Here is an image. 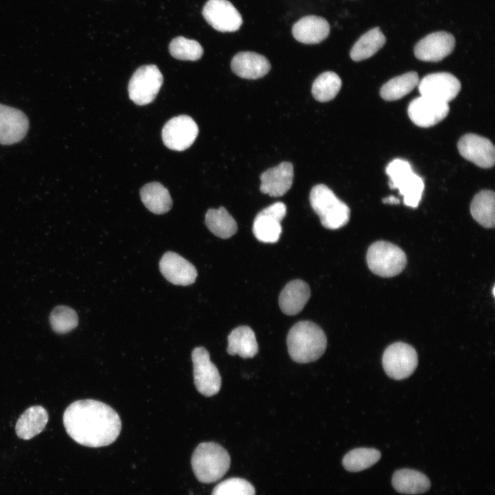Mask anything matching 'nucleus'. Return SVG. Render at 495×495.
I'll return each instance as SVG.
<instances>
[{
  "mask_svg": "<svg viewBox=\"0 0 495 495\" xmlns=\"http://www.w3.org/2000/svg\"><path fill=\"white\" fill-rule=\"evenodd\" d=\"M48 419V413L43 406H30L18 419L16 433L19 438L29 440L43 430Z\"/></svg>",
  "mask_w": 495,
  "mask_h": 495,
  "instance_id": "obj_22",
  "label": "nucleus"
},
{
  "mask_svg": "<svg viewBox=\"0 0 495 495\" xmlns=\"http://www.w3.org/2000/svg\"><path fill=\"white\" fill-rule=\"evenodd\" d=\"M50 322L54 332L63 334L77 327L78 318L74 309L65 305H58L51 311Z\"/></svg>",
  "mask_w": 495,
  "mask_h": 495,
  "instance_id": "obj_33",
  "label": "nucleus"
},
{
  "mask_svg": "<svg viewBox=\"0 0 495 495\" xmlns=\"http://www.w3.org/2000/svg\"><path fill=\"white\" fill-rule=\"evenodd\" d=\"M380 451L374 448H355L346 453L342 459L344 468L349 472H359L367 469L380 459Z\"/></svg>",
  "mask_w": 495,
  "mask_h": 495,
  "instance_id": "obj_31",
  "label": "nucleus"
},
{
  "mask_svg": "<svg viewBox=\"0 0 495 495\" xmlns=\"http://www.w3.org/2000/svg\"><path fill=\"white\" fill-rule=\"evenodd\" d=\"M63 420L72 439L91 448L114 442L122 426L118 414L111 407L94 399L74 402L65 410Z\"/></svg>",
  "mask_w": 495,
  "mask_h": 495,
  "instance_id": "obj_1",
  "label": "nucleus"
},
{
  "mask_svg": "<svg viewBox=\"0 0 495 495\" xmlns=\"http://www.w3.org/2000/svg\"><path fill=\"white\" fill-rule=\"evenodd\" d=\"M160 270L164 277L176 285H189L197 278L195 267L188 261L173 252H166L160 261Z\"/></svg>",
  "mask_w": 495,
  "mask_h": 495,
  "instance_id": "obj_16",
  "label": "nucleus"
},
{
  "mask_svg": "<svg viewBox=\"0 0 495 495\" xmlns=\"http://www.w3.org/2000/svg\"><path fill=\"white\" fill-rule=\"evenodd\" d=\"M330 32L327 21L320 16L310 15L301 18L292 27L295 39L305 44H316L324 41Z\"/></svg>",
  "mask_w": 495,
  "mask_h": 495,
  "instance_id": "obj_20",
  "label": "nucleus"
},
{
  "mask_svg": "<svg viewBox=\"0 0 495 495\" xmlns=\"http://www.w3.org/2000/svg\"><path fill=\"white\" fill-rule=\"evenodd\" d=\"M202 14L209 25L223 32H235L243 23L241 14L228 0H208Z\"/></svg>",
  "mask_w": 495,
  "mask_h": 495,
  "instance_id": "obj_12",
  "label": "nucleus"
},
{
  "mask_svg": "<svg viewBox=\"0 0 495 495\" xmlns=\"http://www.w3.org/2000/svg\"><path fill=\"white\" fill-rule=\"evenodd\" d=\"M198 132V126L192 118L181 115L171 118L165 124L162 137L166 146L181 151L192 144Z\"/></svg>",
  "mask_w": 495,
  "mask_h": 495,
  "instance_id": "obj_10",
  "label": "nucleus"
},
{
  "mask_svg": "<svg viewBox=\"0 0 495 495\" xmlns=\"http://www.w3.org/2000/svg\"><path fill=\"white\" fill-rule=\"evenodd\" d=\"M28 128V119L24 113L0 104V144L10 145L21 141Z\"/></svg>",
  "mask_w": 495,
  "mask_h": 495,
  "instance_id": "obj_17",
  "label": "nucleus"
},
{
  "mask_svg": "<svg viewBox=\"0 0 495 495\" xmlns=\"http://www.w3.org/2000/svg\"><path fill=\"white\" fill-rule=\"evenodd\" d=\"M341 86L342 81L337 74L326 72L316 78L312 85L311 93L316 100L327 102L336 96Z\"/></svg>",
  "mask_w": 495,
  "mask_h": 495,
  "instance_id": "obj_32",
  "label": "nucleus"
},
{
  "mask_svg": "<svg viewBox=\"0 0 495 495\" xmlns=\"http://www.w3.org/2000/svg\"><path fill=\"white\" fill-rule=\"evenodd\" d=\"M140 197L145 207L156 214H164L172 207L173 201L168 190L159 182L145 184L140 189Z\"/></svg>",
  "mask_w": 495,
  "mask_h": 495,
  "instance_id": "obj_26",
  "label": "nucleus"
},
{
  "mask_svg": "<svg viewBox=\"0 0 495 495\" xmlns=\"http://www.w3.org/2000/svg\"><path fill=\"white\" fill-rule=\"evenodd\" d=\"M310 296L311 291L307 283L299 279L292 280L279 295L280 308L286 315H296L302 310Z\"/></svg>",
  "mask_w": 495,
  "mask_h": 495,
  "instance_id": "obj_21",
  "label": "nucleus"
},
{
  "mask_svg": "<svg viewBox=\"0 0 495 495\" xmlns=\"http://www.w3.org/2000/svg\"><path fill=\"white\" fill-rule=\"evenodd\" d=\"M228 353L239 355L243 358H253L258 353V344L254 332L248 326L234 329L228 336Z\"/></svg>",
  "mask_w": 495,
  "mask_h": 495,
  "instance_id": "obj_24",
  "label": "nucleus"
},
{
  "mask_svg": "<svg viewBox=\"0 0 495 495\" xmlns=\"http://www.w3.org/2000/svg\"><path fill=\"white\" fill-rule=\"evenodd\" d=\"M162 82V74L156 65H142L134 72L129 80V98L138 105L149 104L155 98Z\"/></svg>",
  "mask_w": 495,
  "mask_h": 495,
  "instance_id": "obj_7",
  "label": "nucleus"
},
{
  "mask_svg": "<svg viewBox=\"0 0 495 495\" xmlns=\"http://www.w3.org/2000/svg\"><path fill=\"white\" fill-rule=\"evenodd\" d=\"M457 148L463 157L481 168H489L494 164V146L484 137L465 134L459 139Z\"/></svg>",
  "mask_w": 495,
  "mask_h": 495,
  "instance_id": "obj_13",
  "label": "nucleus"
},
{
  "mask_svg": "<svg viewBox=\"0 0 495 495\" xmlns=\"http://www.w3.org/2000/svg\"><path fill=\"white\" fill-rule=\"evenodd\" d=\"M461 87L459 79L448 72L428 74L418 83L421 96L446 103L456 97Z\"/></svg>",
  "mask_w": 495,
  "mask_h": 495,
  "instance_id": "obj_11",
  "label": "nucleus"
},
{
  "mask_svg": "<svg viewBox=\"0 0 495 495\" xmlns=\"http://www.w3.org/2000/svg\"><path fill=\"white\" fill-rule=\"evenodd\" d=\"M282 219L267 206L260 211L254 218L253 234L260 241L276 243L282 232Z\"/></svg>",
  "mask_w": 495,
  "mask_h": 495,
  "instance_id": "obj_23",
  "label": "nucleus"
},
{
  "mask_svg": "<svg viewBox=\"0 0 495 495\" xmlns=\"http://www.w3.org/2000/svg\"><path fill=\"white\" fill-rule=\"evenodd\" d=\"M212 495H255V490L245 479L230 478L219 483Z\"/></svg>",
  "mask_w": 495,
  "mask_h": 495,
  "instance_id": "obj_35",
  "label": "nucleus"
},
{
  "mask_svg": "<svg viewBox=\"0 0 495 495\" xmlns=\"http://www.w3.org/2000/svg\"><path fill=\"white\" fill-rule=\"evenodd\" d=\"M455 39L452 34L441 31L431 33L421 39L415 46V56L423 61L438 62L454 50Z\"/></svg>",
  "mask_w": 495,
  "mask_h": 495,
  "instance_id": "obj_15",
  "label": "nucleus"
},
{
  "mask_svg": "<svg viewBox=\"0 0 495 495\" xmlns=\"http://www.w3.org/2000/svg\"><path fill=\"white\" fill-rule=\"evenodd\" d=\"M191 465L199 481L214 483L221 478L230 466V456L227 450L214 442H204L195 449Z\"/></svg>",
  "mask_w": 495,
  "mask_h": 495,
  "instance_id": "obj_3",
  "label": "nucleus"
},
{
  "mask_svg": "<svg viewBox=\"0 0 495 495\" xmlns=\"http://www.w3.org/2000/svg\"><path fill=\"white\" fill-rule=\"evenodd\" d=\"M392 485L399 493L418 494L427 492L430 487V482L428 478L420 472L402 469L393 474Z\"/></svg>",
  "mask_w": 495,
  "mask_h": 495,
  "instance_id": "obj_25",
  "label": "nucleus"
},
{
  "mask_svg": "<svg viewBox=\"0 0 495 495\" xmlns=\"http://www.w3.org/2000/svg\"><path fill=\"white\" fill-rule=\"evenodd\" d=\"M169 52L177 59L194 61L201 57L204 50L197 41L177 36L171 41Z\"/></svg>",
  "mask_w": 495,
  "mask_h": 495,
  "instance_id": "obj_34",
  "label": "nucleus"
},
{
  "mask_svg": "<svg viewBox=\"0 0 495 495\" xmlns=\"http://www.w3.org/2000/svg\"><path fill=\"white\" fill-rule=\"evenodd\" d=\"M383 202L385 204H398L399 203V200L393 196H390V197L384 198L383 199Z\"/></svg>",
  "mask_w": 495,
  "mask_h": 495,
  "instance_id": "obj_36",
  "label": "nucleus"
},
{
  "mask_svg": "<svg viewBox=\"0 0 495 495\" xmlns=\"http://www.w3.org/2000/svg\"><path fill=\"white\" fill-rule=\"evenodd\" d=\"M205 223L212 233L221 239H228L237 231L236 222L223 207L209 209L206 213Z\"/></svg>",
  "mask_w": 495,
  "mask_h": 495,
  "instance_id": "obj_29",
  "label": "nucleus"
},
{
  "mask_svg": "<svg viewBox=\"0 0 495 495\" xmlns=\"http://www.w3.org/2000/svg\"><path fill=\"white\" fill-rule=\"evenodd\" d=\"M293 177V165L290 162H283L261 175L260 190L270 197H281L292 187Z\"/></svg>",
  "mask_w": 495,
  "mask_h": 495,
  "instance_id": "obj_18",
  "label": "nucleus"
},
{
  "mask_svg": "<svg viewBox=\"0 0 495 495\" xmlns=\"http://www.w3.org/2000/svg\"><path fill=\"white\" fill-rule=\"evenodd\" d=\"M449 109L448 103L421 96L409 103L408 114L415 125L430 127L443 120Z\"/></svg>",
  "mask_w": 495,
  "mask_h": 495,
  "instance_id": "obj_14",
  "label": "nucleus"
},
{
  "mask_svg": "<svg viewBox=\"0 0 495 495\" xmlns=\"http://www.w3.org/2000/svg\"><path fill=\"white\" fill-rule=\"evenodd\" d=\"M419 82L417 72L404 74L386 82L380 89V96L387 101L399 100L413 90Z\"/></svg>",
  "mask_w": 495,
  "mask_h": 495,
  "instance_id": "obj_30",
  "label": "nucleus"
},
{
  "mask_svg": "<svg viewBox=\"0 0 495 495\" xmlns=\"http://www.w3.org/2000/svg\"><path fill=\"white\" fill-rule=\"evenodd\" d=\"M369 269L381 277H393L401 273L406 265L404 252L396 245L378 241L370 245L366 254Z\"/></svg>",
  "mask_w": 495,
  "mask_h": 495,
  "instance_id": "obj_6",
  "label": "nucleus"
},
{
  "mask_svg": "<svg viewBox=\"0 0 495 495\" xmlns=\"http://www.w3.org/2000/svg\"><path fill=\"white\" fill-rule=\"evenodd\" d=\"M386 43V38L379 28H373L355 43L350 52V56L354 61H360L370 58L381 49Z\"/></svg>",
  "mask_w": 495,
  "mask_h": 495,
  "instance_id": "obj_28",
  "label": "nucleus"
},
{
  "mask_svg": "<svg viewBox=\"0 0 495 495\" xmlns=\"http://www.w3.org/2000/svg\"><path fill=\"white\" fill-rule=\"evenodd\" d=\"M494 192L490 190H481L474 197L471 202L470 212L472 217L485 228H494Z\"/></svg>",
  "mask_w": 495,
  "mask_h": 495,
  "instance_id": "obj_27",
  "label": "nucleus"
},
{
  "mask_svg": "<svg viewBox=\"0 0 495 495\" xmlns=\"http://www.w3.org/2000/svg\"><path fill=\"white\" fill-rule=\"evenodd\" d=\"M417 363L415 349L402 342L389 345L382 356V364L386 373L397 380L408 377L415 371Z\"/></svg>",
  "mask_w": 495,
  "mask_h": 495,
  "instance_id": "obj_8",
  "label": "nucleus"
},
{
  "mask_svg": "<svg viewBox=\"0 0 495 495\" xmlns=\"http://www.w3.org/2000/svg\"><path fill=\"white\" fill-rule=\"evenodd\" d=\"M288 353L298 363H309L324 353L327 341L323 330L316 323L303 320L296 323L287 337Z\"/></svg>",
  "mask_w": 495,
  "mask_h": 495,
  "instance_id": "obj_2",
  "label": "nucleus"
},
{
  "mask_svg": "<svg viewBox=\"0 0 495 495\" xmlns=\"http://www.w3.org/2000/svg\"><path fill=\"white\" fill-rule=\"evenodd\" d=\"M194 383L201 394L211 397L217 394L221 386V378L217 366L210 361L208 351L202 346L192 351Z\"/></svg>",
  "mask_w": 495,
  "mask_h": 495,
  "instance_id": "obj_9",
  "label": "nucleus"
},
{
  "mask_svg": "<svg viewBox=\"0 0 495 495\" xmlns=\"http://www.w3.org/2000/svg\"><path fill=\"white\" fill-rule=\"evenodd\" d=\"M392 189H398L404 197V203L410 208H417L424 190L423 179L415 173L410 163L402 159H394L386 168Z\"/></svg>",
  "mask_w": 495,
  "mask_h": 495,
  "instance_id": "obj_5",
  "label": "nucleus"
},
{
  "mask_svg": "<svg viewBox=\"0 0 495 495\" xmlns=\"http://www.w3.org/2000/svg\"><path fill=\"white\" fill-rule=\"evenodd\" d=\"M309 201L324 228L336 230L349 222V208L326 185L314 186L309 194Z\"/></svg>",
  "mask_w": 495,
  "mask_h": 495,
  "instance_id": "obj_4",
  "label": "nucleus"
},
{
  "mask_svg": "<svg viewBox=\"0 0 495 495\" xmlns=\"http://www.w3.org/2000/svg\"><path fill=\"white\" fill-rule=\"evenodd\" d=\"M270 68V63L265 56L252 52H239L231 61L233 72L245 79L262 78L268 73Z\"/></svg>",
  "mask_w": 495,
  "mask_h": 495,
  "instance_id": "obj_19",
  "label": "nucleus"
}]
</instances>
